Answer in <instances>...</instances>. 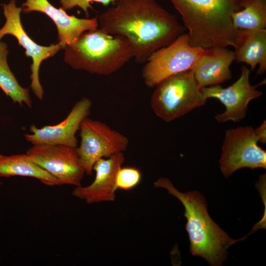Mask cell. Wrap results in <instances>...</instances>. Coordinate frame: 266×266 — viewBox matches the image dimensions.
<instances>
[{
	"mask_svg": "<svg viewBox=\"0 0 266 266\" xmlns=\"http://www.w3.org/2000/svg\"><path fill=\"white\" fill-rule=\"evenodd\" d=\"M98 19L103 31L128 39L138 64L145 63L154 52L170 44L185 29L175 15L156 0H116Z\"/></svg>",
	"mask_w": 266,
	"mask_h": 266,
	"instance_id": "cell-1",
	"label": "cell"
},
{
	"mask_svg": "<svg viewBox=\"0 0 266 266\" xmlns=\"http://www.w3.org/2000/svg\"><path fill=\"white\" fill-rule=\"evenodd\" d=\"M181 17L192 46H233L237 30L232 15L242 0H169Z\"/></svg>",
	"mask_w": 266,
	"mask_h": 266,
	"instance_id": "cell-2",
	"label": "cell"
},
{
	"mask_svg": "<svg viewBox=\"0 0 266 266\" xmlns=\"http://www.w3.org/2000/svg\"><path fill=\"white\" fill-rule=\"evenodd\" d=\"M154 186L166 189L178 199L185 208V229L190 240V252L201 257L210 265H222L227 258V249L237 242L230 237L209 216L204 197L197 191L182 193L166 178L161 177Z\"/></svg>",
	"mask_w": 266,
	"mask_h": 266,
	"instance_id": "cell-3",
	"label": "cell"
},
{
	"mask_svg": "<svg viewBox=\"0 0 266 266\" xmlns=\"http://www.w3.org/2000/svg\"><path fill=\"white\" fill-rule=\"evenodd\" d=\"M64 50L65 62L73 69L103 75L117 71L134 57L127 38L100 28L84 32Z\"/></svg>",
	"mask_w": 266,
	"mask_h": 266,
	"instance_id": "cell-4",
	"label": "cell"
},
{
	"mask_svg": "<svg viewBox=\"0 0 266 266\" xmlns=\"http://www.w3.org/2000/svg\"><path fill=\"white\" fill-rule=\"evenodd\" d=\"M155 87L151 97V107L166 122L184 116L204 105L207 100L191 69L169 76Z\"/></svg>",
	"mask_w": 266,
	"mask_h": 266,
	"instance_id": "cell-5",
	"label": "cell"
},
{
	"mask_svg": "<svg viewBox=\"0 0 266 266\" xmlns=\"http://www.w3.org/2000/svg\"><path fill=\"white\" fill-rule=\"evenodd\" d=\"M203 49L192 46L187 33L180 34L148 58L142 70L144 83L155 87L169 76L191 69Z\"/></svg>",
	"mask_w": 266,
	"mask_h": 266,
	"instance_id": "cell-6",
	"label": "cell"
},
{
	"mask_svg": "<svg viewBox=\"0 0 266 266\" xmlns=\"http://www.w3.org/2000/svg\"><path fill=\"white\" fill-rule=\"evenodd\" d=\"M79 130L80 142L76 151L88 175L92 174L99 160L123 152L128 147L129 141L126 136L101 121L87 117Z\"/></svg>",
	"mask_w": 266,
	"mask_h": 266,
	"instance_id": "cell-7",
	"label": "cell"
},
{
	"mask_svg": "<svg viewBox=\"0 0 266 266\" xmlns=\"http://www.w3.org/2000/svg\"><path fill=\"white\" fill-rule=\"evenodd\" d=\"M254 129L238 127L226 131L219 161L225 177L242 168H266V152L258 145Z\"/></svg>",
	"mask_w": 266,
	"mask_h": 266,
	"instance_id": "cell-8",
	"label": "cell"
},
{
	"mask_svg": "<svg viewBox=\"0 0 266 266\" xmlns=\"http://www.w3.org/2000/svg\"><path fill=\"white\" fill-rule=\"evenodd\" d=\"M2 6L5 22L0 29V40L5 35L13 36L19 45L25 49L26 56L32 58L30 88L35 96L42 100L44 91L39 78L40 66L44 60L53 57L62 48L59 43L47 46L39 45L28 35L21 21L22 8L17 6L16 0H10L8 3L2 4Z\"/></svg>",
	"mask_w": 266,
	"mask_h": 266,
	"instance_id": "cell-9",
	"label": "cell"
},
{
	"mask_svg": "<svg viewBox=\"0 0 266 266\" xmlns=\"http://www.w3.org/2000/svg\"><path fill=\"white\" fill-rule=\"evenodd\" d=\"M37 165L56 178L61 185H81L85 174L76 148L60 145H33L26 153Z\"/></svg>",
	"mask_w": 266,
	"mask_h": 266,
	"instance_id": "cell-10",
	"label": "cell"
},
{
	"mask_svg": "<svg viewBox=\"0 0 266 266\" xmlns=\"http://www.w3.org/2000/svg\"><path fill=\"white\" fill-rule=\"evenodd\" d=\"M241 70L239 78L227 88H223L219 85L202 88V91L207 99H217L226 107L223 113L215 117L219 122L241 121L246 116L249 102L263 94L256 89L257 86L250 84V69L243 66Z\"/></svg>",
	"mask_w": 266,
	"mask_h": 266,
	"instance_id": "cell-11",
	"label": "cell"
},
{
	"mask_svg": "<svg viewBox=\"0 0 266 266\" xmlns=\"http://www.w3.org/2000/svg\"><path fill=\"white\" fill-rule=\"evenodd\" d=\"M91 106V100L84 97L74 104L66 118L60 123L40 128L32 125L29 130L30 133L25 134V138L32 145L46 144L76 148V133L83 121L90 114Z\"/></svg>",
	"mask_w": 266,
	"mask_h": 266,
	"instance_id": "cell-12",
	"label": "cell"
},
{
	"mask_svg": "<svg viewBox=\"0 0 266 266\" xmlns=\"http://www.w3.org/2000/svg\"><path fill=\"white\" fill-rule=\"evenodd\" d=\"M24 13H42L54 23L58 31L59 44L62 49L77 40L85 32L98 29L97 18H79L68 15L61 7L56 8L48 0H26L22 5Z\"/></svg>",
	"mask_w": 266,
	"mask_h": 266,
	"instance_id": "cell-13",
	"label": "cell"
},
{
	"mask_svg": "<svg viewBox=\"0 0 266 266\" xmlns=\"http://www.w3.org/2000/svg\"><path fill=\"white\" fill-rule=\"evenodd\" d=\"M125 160L123 152L99 160L93 167L95 172L93 181L86 186L75 187L72 195L88 204L114 201L117 190L115 186L116 174Z\"/></svg>",
	"mask_w": 266,
	"mask_h": 266,
	"instance_id": "cell-14",
	"label": "cell"
},
{
	"mask_svg": "<svg viewBox=\"0 0 266 266\" xmlns=\"http://www.w3.org/2000/svg\"><path fill=\"white\" fill-rule=\"evenodd\" d=\"M234 59V51L226 47L204 49L191 69L199 86L219 85L231 79L230 66Z\"/></svg>",
	"mask_w": 266,
	"mask_h": 266,
	"instance_id": "cell-15",
	"label": "cell"
},
{
	"mask_svg": "<svg viewBox=\"0 0 266 266\" xmlns=\"http://www.w3.org/2000/svg\"><path fill=\"white\" fill-rule=\"evenodd\" d=\"M233 47L236 62L249 65L251 70L259 65L258 74L266 71V29L238 30Z\"/></svg>",
	"mask_w": 266,
	"mask_h": 266,
	"instance_id": "cell-16",
	"label": "cell"
},
{
	"mask_svg": "<svg viewBox=\"0 0 266 266\" xmlns=\"http://www.w3.org/2000/svg\"><path fill=\"white\" fill-rule=\"evenodd\" d=\"M34 178L49 186H60L58 180L34 163L26 154L0 155V177Z\"/></svg>",
	"mask_w": 266,
	"mask_h": 266,
	"instance_id": "cell-17",
	"label": "cell"
},
{
	"mask_svg": "<svg viewBox=\"0 0 266 266\" xmlns=\"http://www.w3.org/2000/svg\"><path fill=\"white\" fill-rule=\"evenodd\" d=\"M6 43L0 41V88L14 103L20 106H32L28 88L22 87L10 70L7 61L8 54Z\"/></svg>",
	"mask_w": 266,
	"mask_h": 266,
	"instance_id": "cell-18",
	"label": "cell"
},
{
	"mask_svg": "<svg viewBox=\"0 0 266 266\" xmlns=\"http://www.w3.org/2000/svg\"><path fill=\"white\" fill-rule=\"evenodd\" d=\"M242 8L232 15L237 30H256L266 28V0H242Z\"/></svg>",
	"mask_w": 266,
	"mask_h": 266,
	"instance_id": "cell-19",
	"label": "cell"
},
{
	"mask_svg": "<svg viewBox=\"0 0 266 266\" xmlns=\"http://www.w3.org/2000/svg\"><path fill=\"white\" fill-rule=\"evenodd\" d=\"M141 178V173L138 168L132 166H121L116 174L115 188L116 190H131L140 183Z\"/></svg>",
	"mask_w": 266,
	"mask_h": 266,
	"instance_id": "cell-20",
	"label": "cell"
},
{
	"mask_svg": "<svg viewBox=\"0 0 266 266\" xmlns=\"http://www.w3.org/2000/svg\"><path fill=\"white\" fill-rule=\"evenodd\" d=\"M116 0H60L61 8L65 10H70L75 7L81 8L86 15V18H89L88 8L92 9L91 3L93 2L100 3L104 6L110 4H114Z\"/></svg>",
	"mask_w": 266,
	"mask_h": 266,
	"instance_id": "cell-21",
	"label": "cell"
},
{
	"mask_svg": "<svg viewBox=\"0 0 266 266\" xmlns=\"http://www.w3.org/2000/svg\"><path fill=\"white\" fill-rule=\"evenodd\" d=\"M254 133L258 141L266 144V122L264 121L263 123L254 130Z\"/></svg>",
	"mask_w": 266,
	"mask_h": 266,
	"instance_id": "cell-22",
	"label": "cell"
}]
</instances>
